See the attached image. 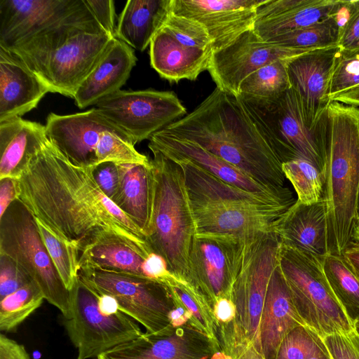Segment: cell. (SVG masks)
<instances>
[{
  "mask_svg": "<svg viewBox=\"0 0 359 359\" xmlns=\"http://www.w3.org/2000/svg\"><path fill=\"white\" fill-rule=\"evenodd\" d=\"M148 147L151 151H158L172 161L188 160L225 182L250 192L283 198L294 197L292 192L278 194L269 190L201 145L163 130L149 138Z\"/></svg>",
  "mask_w": 359,
  "mask_h": 359,
  "instance_id": "44dd1931",
  "label": "cell"
},
{
  "mask_svg": "<svg viewBox=\"0 0 359 359\" xmlns=\"http://www.w3.org/2000/svg\"><path fill=\"white\" fill-rule=\"evenodd\" d=\"M292 359H332L323 339L313 331L301 351Z\"/></svg>",
  "mask_w": 359,
  "mask_h": 359,
  "instance_id": "f907efd6",
  "label": "cell"
},
{
  "mask_svg": "<svg viewBox=\"0 0 359 359\" xmlns=\"http://www.w3.org/2000/svg\"><path fill=\"white\" fill-rule=\"evenodd\" d=\"M240 98L282 163L303 159L325 174L327 116L313 122L292 87L273 99Z\"/></svg>",
  "mask_w": 359,
  "mask_h": 359,
  "instance_id": "8992f818",
  "label": "cell"
},
{
  "mask_svg": "<svg viewBox=\"0 0 359 359\" xmlns=\"http://www.w3.org/2000/svg\"><path fill=\"white\" fill-rule=\"evenodd\" d=\"M319 48L282 46L248 30L226 48L212 52L208 71L217 88L238 97L241 84L256 70L271 62L294 59Z\"/></svg>",
  "mask_w": 359,
  "mask_h": 359,
  "instance_id": "9a60e30c",
  "label": "cell"
},
{
  "mask_svg": "<svg viewBox=\"0 0 359 359\" xmlns=\"http://www.w3.org/2000/svg\"><path fill=\"white\" fill-rule=\"evenodd\" d=\"M95 20L85 1V5L72 15L6 49L18 56L38 76L47 58L57 47L79 29Z\"/></svg>",
  "mask_w": 359,
  "mask_h": 359,
  "instance_id": "4dcf8cb0",
  "label": "cell"
},
{
  "mask_svg": "<svg viewBox=\"0 0 359 359\" xmlns=\"http://www.w3.org/2000/svg\"><path fill=\"white\" fill-rule=\"evenodd\" d=\"M20 184L15 177L0 179V217L14 201L18 200Z\"/></svg>",
  "mask_w": 359,
  "mask_h": 359,
  "instance_id": "816d5d0a",
  "label": "cell"
},
{
  "mask_svg": "<svg viewBox=\"0 0 359 359\" xmlns=\"http://www.w3.org/2000/svg\"><path fill=\"white\" fill-rule=\"evenodd\" d=\"M322 266L333 293L354 324L359 318V279L342 256L328 253Z\"/></svg>",
  "mask_w": 359,
  "mask_h": 359,
  "instance_id": "d6a6232c",
  "label": "cell"
},
{
  "mask_svg": "<svg viewBox=\"0 0 359 359\" xmlns=\"http://www.w3.org/2000/svg\"><path fill=\"white\" fill-rule=\"evenodd\" d=\"M0 254L11 258L37 285L63 318L71 311V290L65 285L38 231L36 219L19 201L0 217Z\"/></svg>",
  "mask_w": 359,
  "mask_h": 359,
  "instance_id": "ba28073f",
  "label": "cell"
},
{
  "mask_svg": "<svg viewBox=\"0 0 359 359\" xmlns=\"http://www.w3.org/2000/svg\"><path fill=\"white\" fill-rule=\"evenodd\" d=\"M43 299L41 290L33 282L1 299V332H15L41 305Z\"/></svg>",
  "mask_w": 359,
  "mask_h": 359,
  "instance_id": "d590c367",
  "label": "cell"
},
{
  "mask_svg": "<svg viewBox=\"0 0 359 359\" xmlns=\"http://www.w3.org/2000/svg\"><path fill=\"white\" fill-rule=\"evenodd\" d=\"M170 11V0H129L116 27V38L133 49L144 51Z\"/></svg>",
  "mask_w": 359,
  "mask_h": 359,
  "instance_id": "1f68e13d",
  "label": "cell"
},
{
  "mask_svg": "<svg viewBox=\"0 0 359 359\" xmlns=\"http://www.w3.org/2000/svg\"><path fill=\"white\" fill-rule=\"evenodd\" d=\"M359 218V193H358V217Z\"/></svg>",
  "mask_w": 359,
  "mask_h": 359,
  "instance_id": "94428289",
  "label": "cell"
},
{
  "mask_svg": "<svg viewBox=\"0 0 359 359\" xmlns=\"http://www.w3.org/2000/svg\"><path fill=\"white\" fill-rule=\"evenodd\" d=\"M332 101L359 107V85L333 95Z\"/></svg>",
  "mask_w": 359,
  "mask_h": 359,
  "instance_id": "6f0895ef",
  "label": "cell"
},
{
  "mask_svg": "<svg viewBox=\"0 0 359 359\" xmlns=\"http://www.w3.org/2000/svg\"><path fill=\"white\" fill-rule=\"evenodd\" d=\"M341 256L359 279V245L351 242L344 250Z\"/></svg>",
  "mask_w": 359,
  "mask_h": 359,
  "instance_id": "9f6ffc18",
  "label": "cell"
},
{
  "mask_svg": "<svg viewBox=\"0 0 359 359\" xmlns=\"http://www.w3.org/2000/svg\"><path fill=\"white\" fill-rule=\"evenodd\" d=\"M337 46L346 50L359 48V0H353L349 18L338 34Z\"/></svg>",
  "mask_w": 359,
  "mask_h": 359,
  "instance_id": "c3c4849f",
  "label": "cell"
},
{
  "mask_svg": "<svg viewBox=\"0 0 359 359\" xmlns=\"http://www.w3.org/2000/svg\"><path fill=\"white\" fill-rule=\"evenodd\" d=\"M219 359H265L234 320L219 325Z\"/></svg>",
  "mask_w": 359,
  "mask_h": 359,
  "instance_id": "60d3db41",
  "label": "cell"
},
{
  "mask_svg": "<svg viewBox=\"0 0 359 359\" xmlns=\"http://www.w3.org/2000/svg\"><path fill=\"white\" fill-rule=\"evenodd\" d=\"M212 52V49L186 45L161 26L149 45L150 64L161 78L170 83L195 81L208 70Z\"/></svg>",
  "mask_w": 359,
  "mask_h": 359,
  "instance_id": "83f0119b",
  "label": "cell"
},
{
  "mask_svg": "<svg viewBox=\"0 0 359 359\" xmlns=\"http://www.w3.org/2000/svg\"><path fill=\"white\" fill-rule=\"evenodd\" d=\"M30 283L31 279L11 258L0 254V299Z\"/></svg>",
  "mask_w": 359,
  "mask_h": 359,
  "instance_id": "f6af8a7d",
  "label": "cell"
},
{
  "mask_svg": "<svg viewBox=\"0 0 359 359\" xmlns=\"http://www.w3.org/2000/svg\"><path fill=\"white\" fill-rule=\"evenodd\" d=\"M278 264L308 327L322 339L354 329L327 282L321 261L280 244Z\"/></svg>",
  "mask_w": 359,
  "mask_h": 359,
  "instance_id": "9c48e42d",
  "label": "cell"
},
{
  "mask_svg": "<svg viewBox=\"0 0 359 359\" xmlns=\"http://www.w3.org/2000/svg\"><path fill=\"white\" fill-rule=\"evenodd\" d=\"M280 248L274 231L249 238L232 291L236 321L260 353V319L269 281L278 264Z\"/></svg>",
  "mask_w": 359,
  "mask_h": 359,
  "instance_id": "8fae6325",
  "label": "cell"
},
{
  "mask_svg": "<svg viewBox=\"0 0 359 359\" xmlns=\"http://www.w3.org/2000/svg\"><path fill=\"white\" fill-rule=\"evenodd\" d=\"M116 37L97 20L81 27L47 58L38 76L50 92L74 97Z\"/></svg>",
  "mask_w": 359,
  "mask_h": 359,
  "instance_id": "4fadbf2b",
  "label": "cell"
},
{
  "mask_svg": "<svg viewBox=\"0 0 359 359\" xmlns=\"http://www.w3.org/2000/svg\"><path fill=\"white\" fill-rule=\"evenodd\" d=\"M161 27L175 39L186 45L212 50V42L206 29L194 20L169 11Z\"/></svg>",
  "mask_w": 359,
  "mask_h": 359,
  "instance_id": "7bdbcfd3",
  "label": "cell"
},
{
  "mask_svg": "<svg viewBox=\"0 0 359 359\" xmlns=\"http://www.w3.org/2000/svg\"><path fill=\"white\" fill-rule=\"evenodd\" d=\"M299 326L306 325L278 264L269 281L259 323L261 353L265 359H276L285 337Z\"/></svg>",
  "mask_w": 359,
  "mask_h": 359,
  "instance_id": "cb8c5ba5",
  "label": "cell"
},
{
  "mask_svg": "<svg viewBox=\"0 0 359 359\" xmlns=\"http://www.w3.org/2000/svg\"><path fill=\"white\" fill-rule=\"evenodd\" d=\"M282 169L299 202L311 204L323 198L325 174L312 163L303 159L293 160L283 163Z\"/></svg>",
  "mask_w": 359,
  "mask_h": 359,
  "instance_id": "8d00e7d4",
  "label": "cell"
},
{
  "mask_svg": "<svg viewBox=\"0 0 359 359\" xmlns=\"http://www.w3.org/2000/svg\"><path fill=\"white\" fill-rule=\"evenodd\" d=\"M84 5V0H0V46L13 48Z\"/></svg>",
  "mask_w": 359,
  "mask_h": 359,
  "instance_id": "ac0fdd59",
  "label": "cell"
},
{
  "mask_svg": "<svg viewBox=\"0 0 359 359\" xmlns=\"http://www.w3.org/2000/svg\"><path fill=\"white\" fill-rule=\"evenodd\" d=\"M184 172L196 235L248 238L273 231L277 221L296 202L250 192L233 186L188 160L174 161Z\"/></svg>",
  "mask_w": 359,
  "mask_h": 359,
  "instance_id": "3957f363",
  "label": "cell"
},
{
  "mask_svg": "<svg viewBox=\"0 0 359 359\" xmlns=\"http://www.w3.org/2000/svg\"><path fill=\"white\" fill-rule=\"evenodd\" d=\"M48 92L18 56L0 46V122L30 111Z\"/></svg>",
  "mask_w": 359,
  "mask_h": 359,
  "instance_id": "d4e9b609",
  "label": "cell"
},
{
  "mask_svg": "<svg viewBox=\"0 0 359 359\" xmlns=\"http://www.w3.org/2000/svg\"><path fill=\"white\" fill-rule=\"evenodd\" d=\"M172 294V293H171ZM174 308L169 314L170 325L172 328L189 326L191 316L185 306L172 294Z\"/></svg>",
  "mask_w": 359,
  "mask_h": 359,
  "instance_id": "11a10c76",
  "label": "cell"
},
{
  "mask_svg": "<svg viewBox=\"0 0 359 359\" xmlns=\"http://www.w3.org/2000/svg\"><path fill=\"white\" fill-rule=\"evenodd\" d=\"M79 278L98 294L113 299L117 308L147 332L161 334L175 329L169 320L175 305L166 284L145 276L92 268H80Z\"/></svg>",
  "mask_w": 359,
  "mask_h": 359,
  "instance_id": "30bf717a",
  "label": "cell"
},
{
  "mask_svg": "<svg viewBox=\"0 0 359 359\" xmlns=\"http://www.w3.org/2000/svg\"><path fill=\"white\" fill-rule=\"evenodd\" d=\"M354 328L356 332L359 334V318L354 323Z\"/></svg>",
  "mask_w": 359,
  "mask_h": 359,
  "instance_id": "91938a15",
  "label": "cell"
},
{
  "mask_svg": "<svg viewBox=\"0 0 359 359\" xmlns=\"http://www.w3.org/2000/svg\"><path fill=\"white\" fill-rule=\"evenodd\" d=\"M352 242L359 245V218L357 219L354 227Z\"/></svg>",
  "mask_w": 359,
  "mask_h": 359,
  "instance_id": "680465c9",
  "label": "cell"
},
{
  "mask_svg": "<svg viewBox=\"0 0 359 359\" xmlns=\"http://www.w3.org/2000/svg\"><path fill=\"white\" fill-rule=\"evenodd\" d=\"M36 219L38 231L65 286L71 290L79 280V257L76 246L55 235Z\"/></svg>",
  "mask_w": 359,
  "mask_h": 359,
  "instance_id": "74e56055",
  "label": "cell"
},
{
  "mask_svg": "<svg viewBox=\"0 0 359 359\" xmlns=\"http://www.w3.org/2000/svg\"><path fill=\"white\" fill-rule=\"evenodd\" d=\"M248 238L196 236L190 259V285L206 298L212 309L220 298L231 299L243 262L244 245Z\"/></svg>",
  "mask_w": 359,
  "mask_h": 359,
  "instance_id": "5bb4252c",
  "label": "cell"
},
{
  "mask_svg": "<svg viewBox=\"0 0 359 359\" xmlns=\"http://www.w3.org/2000/svg\"><path fill=\"white\" fill-rule=\"evenodd\" d=\"M327 134L323 198L329 254L341 256L352 242L359 193V107L332 101Z\"/></svg>",
  "mask_w": 359,
  "mask_h": 359,
  "instance_id": "277c9868",
  "label": "cell"
},
{
  "mask_svg": "<svg viewBox=\"0 0 359 359\" xmlns=\"http://www.w3.org/2000/svg\"><path fill=\"white\" fill-rule=\"evenodd\" d=\"M48 140L46 126L17 117L0 122V179L15 177Z\"/></svg>",
  "mask_w": 359,
  "mask_h": 359,
  "instance_id": "f546056e",
  "label": "cell"
},
{
  "mask_svg": "<svg viewBox=\"0 0 359 359\" xmlns=\"http://www.w3.org/2000/svg\"><path fill=\"white\" fill-rule=\"evenodd\" d=\"M172 294L188 310L191 316L189 326L204 334L220 350L219 325L212 306L206 298L187 282L169 285Z\"/></svg>",
  "mask_w": 359,
  "mask_h": 359,
  "instance_id": "e575fe53",
  "label": "cell"
},
{
  "mask_svg": "<svg viewBox=\"0 0 359 359\" xmlns=\"http://www.w3.org/2000/svg\"><path fill=\"white\" fill-rule=\"evenodd\" d=\"M266 0H170V11L194 20L206 29L212 51L253 30L257 11Z\"/></svg>",
  "mask_w": 359,
  "mask_h": 359,
  "instance_id": "2e32d148",
  "label": "cell"
},
{
  "mask_svg": "<svg viewBox=\"0 0 359 359\" xmlns=\"http://www.w3.org/2000/svg\"><path fill=\"white\" fill-rule=\"evenodd\" d=\"M80 268L144 276L142 266L149 246L112 231L100 233L78 248Z\"/></svg>",
  "mask_w": 359,
  "mask_h": 359,
  "instance_id": "603a6c76",
  "label": "cell"
},
{
  "mask_svg": "<svg viewBox=\"0 0 359 359\" xmlns=\"http://www.w3.org/2000/svg\"><path fill=\"white\" fill-rule=\"evenodd\" d=\"M142 271L145 277L163 283L168 286L182 282L169 270L165 259L153 252L145 258Z\"/></svg>",
  "mask_w": 359,
  "mask_h": 359,
  "instance_id": "7dc6e473",
  "label": "cell"
},
{
  "mask_svg": "<svg viewBox=\"0 0 359 359\" xmlns=\"http://www.w3.org/2000/svg\"><path fill=\"white\" fill-rule=\"evenodd\" d=\"M327 217L324 198L311 204L297 200L277 221L273 231L281 245L323 262L329 253Z\"/></svg>",
  "mask_w": 359,
  "mask_h": 359,
  "instance_id": "7402d4cb",
  "label": "cell"
},
{
  "mask_svg": "<svg viewBox=\"0 0 359 359\" xmlns=\"http://www.w3.org/2000/svg\"><path fill=\"white\" fill-rule=\"evenodd\" d=\"M133 49L114 39L101 60L76 90L73 98L79 109L95 105L121 90L136 65Z\"/></svg>",
  "mask_w": 359,
  "mask_h": 359,
  "instance_id": "4316f807",
  "label": "cell"
},
{
  "mask_svg": "<svg viewBox=\"0 0 359 359\" xmlns=\"http://www.w3.org/2000/svg\"><path fill=\"white\" fill-rule=\"evenodd\" d=\"M358 85L359 48L346 50L339 47L330 74V97Z\"/></svg>",
  "mask_w": 359,
  "mask_h": 359,
  "instance_id": "b9f144b4",
  "label": "cell"
},
{
  "mask_svg": "<svg viewBox=\"0 0 359 359\" xmlns=\"http://www.w3.org/2000/svg\"><path fill=\"white\" fill-rule=\"evenodd\" d=\"M120 184L113 203L140 229L144 236L150 233L154 194L151 165L117 164Z\"/></svg>",
  "mask_w": 359,
  "mask_h": 359,
  "instance_id": "f1b7e54d",
  "label": "cell"
},
{
  "mask_svg": "<svg viewBox=\"0 0 359 359\" xmlns=\"http://www.w3.org/2000/svg\"><path fill=\"white\" fill-rule=\"evenodd\" d=\"M220 350L187 325L140 337L100 355L97 359H219Z\"/></svg>",
  "mask_w": 359,
  "mask_h": 359,
  "instance_id": "e0dca14e",
  "label": "cell"
},
{
  "mask_svg": "<svg viewBox=\"0 0 359 359\" xmlns=\"http://www.w3.org/2000/svg\"><path fill=\"white\" fill-rule=\"evenodd\" d=\"M93 168L74 163L48 139L15 176L18 200L35 219L76 248L104 231L148 245L140 229L101 191Z\"/></svg>",
  "mask_w": 359,
  "mask_h": 359,
  "instance_id": "6da1fadb",
  "label": "cell"
},
{
  "mask_svg": "<svg viewBox=\"0 0 359 359\" xmlns=\"http://www.w3.org/2000/svg\"><path fill=\"white\" fill-rule=\"evenodd\" d=\"M0 359H31V358L22 344L1 333Z\"/></svg>",
  "mask_w": 359,
  "mask_h": 359,
  "instance_id": "f5cc1de1",
  "label": "cell"
},
{
  "mask_svg": "<svg viewBox=\"0 0 359 359\" xmlns=\"http://www.w3.org/2000/svg\"><path fill=\"white\" fill-rule=\"evenodd\" d=\"M337 0H266L257 9L253 31L264 41L330 18Z\"/></svg>",
  "mask_w": 359,
  "mask_h": 359,
  "instance_id": "484cf974",
  "label": "cell"
},
{
  "mask_svg": "<svg viewBox=\"0 0 359 359\" xmlns=\"http://www.w3.org/2000/svg\"><path fill=\"white\" fill-rule=\"evenodd\" d=\"M95 155V165L104 162L117 164L151 163L147 156L138 152L129 137L121 130L103 132L97 145Z\"/></svg>",
  "mask_w": 359,
  "mask_h": 359,
  "instance_id": "ab89813d",
  "label": "cell"
},
{
  "mask_svg": "<svg viewBox=\"0 0 359 359\" xmlns=\"http://www.w3.org/2000/svg\"><path fill=\"white\" fill-rule=\"evenodd\" d=\"M94 178L103 194L112 202L114 200L120 184L117 163L104 162L93 168Z\"/></svg>",
  "mask_w": 359,
  "mask_h": 359,
  "instance_id": "bcb514c9",
  "label": "cell"
},
{
  "mask_svg": "<svg viewBox=\"0 0 359 359\" xmlns=\"http://www.w3.org/2000/svg\"><path fill=\"white\" fill-rule=\"evenodd\" d=\"M103 29L116 37L115 8L111 0H85Z\"/></svg>",
  "mask_w": 359,
  "mask_h": 359,
  "instance_id": "681fc988",
  "label": "cell"
},
{
  "mask_svg": "<svg viewBox=\"0 0 359 359\" xmlns=\"http://www.w3.org/2000/svg\"><path fill=\"white\" fill-rule=\"evenodd\" d=\"M337 45L317 49L293 59L288 71L292 88L311 120L318 122L327 116L330 79Z\"/></svg>",
  "mask_w": 359,
  "mask_h": 359,
  "instance_id": "ffe728a7",
  "label": "cell"
},
{
  "mask_svg": "<svg viewBox=\"0 0 359 359\" xmlns=\"http://www.w3.org/2000/svg\"><path fill=\"white\" fill-rule=\"evenodd\" d=\"M194 142L269 190L286 194L282 163L239 97L217 87L191 112L162 129Z\"/></svg>",
  "mask_w": 359,
  "mask_h": 359,
  "instance_id": "7a4b0ae2",
  "label": "cell"
},
{
  "mask_svg": "<svg viewBox=\"0 0 359 359\" xmlns=\"http://www.w3.org/2000/svg\"><path fill=\"white\" fill-rule=\"evenodd\" d=\"M95 106L134 144L149 140L155 133L187 114L174 92L153 89L119 90Z\"/></svg>",
  "mask_w": 359,
  "mask_h": 359,
  "instance_id": "7c38bea8",
  "label": "cell"
},
{
  "mask_svg": "<svg viewBox=\"0 0 359 359\" xmlns=\"http://www.w3.org/2000/svg\"><path fill=\"white\" fill-rule=\"evenodd\" d=\"M338 27L330 16L318 23L271 38L266 41L294 48H324L337 45Z\"/></svg>",
  "mask_w": 359,
  "mask_h": 359,
  "instance_id": "f35d334b",
  "label": "cell"
},
{
  "mask_svg": "<svg viewBox=\"0 0 359 359\" xmlns=\"http://www.w3.org/2000/svg\"><path fill=\"white\" fill-rule=\"evenodd\" d=\"M45 126L47 137L53 146L74 163L88 167L96 164L95 151L102 133L121 130L95 107L69 115L50 113Z\"/></svg>",
  "mask_w": 359,
  "mask_h": 359,
  "instance_id": "d6986e66",
  "label": "cell"
},
{
  "mask_svg": "<svg viewBox=\"0 0 359 359\" xmlns=\"http://www.w3.org/2000/svg\"><path fill=\"white\" fill-rule=\"evenodd\" d=\"M292 60H278L254 72L241 84L238 96L241 98L273 99L283 94L292 87L288 71Z\"/></svg>",
  "mask_w": 359,
  "mask_h": 359,
  "instance_id": "836d02e7",
  "label": "cell"
},
{
  "mask_svg": "<svg viewBox=\"0 0 359 359\" xmlns=\"http://www.w3.org/2000/svg\"><path fill=\"white\" fill-rule=\"evenodd\" d=\"M63 323L78 350L76 359L97 358L143 333L139 323L120 311L113 299L98 294L79 278L71 290L70 316Z\"/></svg>",
  "mask_w": 359,
  "mask_h": 359,
  "instance_id": "52a82bcc",
  "label": "cell"
},
{
  "mask_svg": "<svg viewBox=\"0 0 359 359\" xmlns=\"http://www.w3.org/2000/svg\"><path fill=\"white\" fill-rule=\"evenodd\" d=\"M215 317L218 325L228 324L236 318V309L232 299L220 298L213 306Z\"/></svg>",
  "mask_w": 359,
  "mask_h": 359,
  "instance_id": "db71d44e",
  "label": "cell"
},
{
  "mask_svg": "<svg viewBox=\"0 0 359 359\" xmlns=\"http://www.w3.org/2000/svg\"><path fill=\"white\" fill-rule=\"evenodd\" d=\"M323 340L332 359H359V334L355 328L329 335Z\"/></svg>",
  "mask_w": 359,
  "mask_h": 359,
  "instance_id": "ee69618b",
  "label": "cell"
},
{
  "mask_svg": "<svg viewBox=\"0 0 359 359\" xmlns=\"http://www.w3.org/2000/svg\"><path fill=\"white\" fill-rule=\"evenodd\" d=\"M154 194L151 226L146 241L151 252L163 257L169 270L190 284V259L197 233L181 165L158 151H151Z\"/></svg>",
  "mask_w": 359,
  "mask_h": 359,
  "instance_id": "5b68a950",
  "label": "cell"
}]
</instances>
